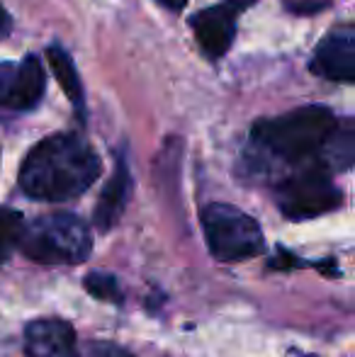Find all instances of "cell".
<instances>
[{"mask_svg": "<svg viewBox=\"0 0 355 357\" xmlns=\"http://www.w3.org/2000/svg\"><path fill=\"white\" fill-rule=\"evenodd\" d=\"M100 178V158L81 134L42 139L20 168V190L37 202H68Z\"/></svg>", "mask_w": 355, "mask_h": 357, "instance_id": "1", "label": "cell"}, {"mask_svg": "<svg viewBox=\"0 0 355 357\" xmlns=\"http://www.w3.org/2000/svg\"><path fill=\"white\" fill-rule=\"evenodd\" d=\"M338 119L322 105L292 109L280 117H268L253 124L251 155L256 165H297L309 158H319L328 134L336 129Z\"/></svg>", "mask_w": 355, "mask_h": 357, "instance_id": "2", "label": "cell"}, {"mask_svg": "<svg viewBox=\"0 0 355 357\" xmlns=\"http://www.w3.org/2000/svg\"><path fill=\"white\" fill-rule=\"evenodd\" d=\"M20 250L42 265H78L93 250V238L76 214H49L24 226Z\"/></svg>", "mask_w": 355, "mask_h": 357, "instance_id": "3", "label": "cell"}, {"mask_svg": "<svg viewBox=\"0 0 355 357\" xmlns=\"http://www.w3.org/2000/svg\"><path fill=\"white\" fill-rule=\"evenodd\" d=\"M202 229L209 253L222 263H239L263 253V231L258 221L234 204L214 202L202 209Z\"/></svg>", "mask_w": 355, "mask_h": 357, "instance_id": "4", "label": "cell"}, {"mask_svg": "<svg viewBox=\"0 0 355 357\" xmlns=\"http://www.w3.org/2000/svg\"><path fill=\"white\" fill-rule=\"evenodd\" d=\"M275 202L287 219L304 221L341 207L343 192L333 185L331 173L314 163L280 180L275 188Z\"/></svg>", "mask_w": 355, "mask_h": 357, "instance_id": "5", "label": "cell"}, {"mask_svg": "<svg viewBox=\"0 0 355 357\" xmlns=\"http://www.w3.org/2000/svg\"><path fill=\"white\" fill-rule=\"evenodd\" d=\"M253 3L256 0H227V3L199 10L190 17V27H192L195 39H197L204 56L212 59V61L227 56V52L234 44V37H236L239 15L246 8H251Z\"/></svg>", "mask_w": 355, "mask_h": 357, "instance_id": "6", "label": "cell"}, {"mask_svg": "<svg viewBox=\"0 0 355 357\" xmlns=\"http://www.w3.org/2000/svg\"><path fill=\"white\" fill-rule=\"evenodd\" d=\"M47 75L37 56H24L20 63H0V109L29 112L44 98Z\"/></svg>", "mask_w": 355, "mask_h": 357, "instance_id": "7", "label": "cell"}, {"mask_svg": "<svg viewBox=\"0 0 355 357\" xmlns=\"http://www.w3.org/2000/svg\"><path fill=\"white\" fill-rule=\"evenodd\" d=\"M314 75H322L333 83H353L355 78V32L351 24L328 32L314 49L309 61Z\"/></svg>", "mask_w": 355, "mask_h": 357, "instance_id": "8", "label": "cell"}, {"mask_svg": "<svg viewBox=\"0 0 355 357\" xmlns=\"http://www.w3.org/2000/svg\"><path fill=\"white\" fill-rule=\"evenodd\" d=\"M27 357H81L71 324L61 319H37L24 328Z\"/></svg>", "mask_w": 355, "mask_h": 357, "instance_id": "9", "label": "cell"}, {"mask_svg": "<svg viewBox=\"0 0 355 357\" xmlns=\"http://www.w3.org/2000/svg\"><path fill=\"white\" fill-rule=\"evenodd\" d=\"M129 195H132V173H129L127 155L119 153L117 163H114V173L107 180L103 195L98 199L93 221L98 231H109L119 219H122L124 209H127Z\"/></svg>", "mask_w": 355, "mask_h": 357, "instance_id": "10", "label": "cell"}, {"mask_svg": "<svg viewBox=\"0 0 355 357\" xmlns=\"http://www.w3.org/2000/svg\"><path fill=\"white\" fill-rule=\"evenodd\" d=\"M355 158V132H353V122H338L336 129L328 134L326 144L322 146V153H319L317 163L322 168H326L328 173H346L351 170Z\"/></svg>", "mask_w": 355, "mask_h": 357, "instance_id": "11", "label": "cell"}, {"mask_svg": "<svg viewBox=\"0 0 355 357\" xmlns=\"http://www.w3.org/2000/svg\"><path fill=\"white\" fill-rule=\"evenodd\" d=\"M47 59H49V66H52L54 75H56L59 85L63 88L66 98L73 102V107L78 109V114H86V93H83V83H81V75H78V68L73 63L71 54L66 52L63 47H49L47 49Z\"/></svg>", "mask_w": 355, "mask_h": 357, "instance_id": "12", "label": "cell"}, {"mask_svg": "<svg viewBox=\"0 0 355 357\" xmlns=\"http://www.w3.org/2000/svg\"><path fill=\"white\" fill-rule=\"evenodd\" d=\"M24 219L17 209L0 207V265L13 255L15 248H20V238L24 231Z\"/></svg>", "mask_w": 355, "mask_h": 357, "instance_id": "13", "label": "cell"}, {"mask_svg": "<svg viewBox=\"0 0 355 357\" xmlns=\"http://www.w3.org/2000/svg\"><path fill=\"white\" fill-rule=\"evenodd\" d=\"M86 289L88 294H93L95 299L103 301H112V304H122V289L117 284V278L109 273H90L86 278Z\"/></svg>", "mask_w": 355, "mask_h": 357, "instance_id": "14", "label": "cell"}, {"mask_svg": "<svg viewBox=\"0 0 355 357\" xmlns=\"http://www.w3.org/2000/svg\"><path fill=\"white\" fill-rule=\"evenodd\" d=\"M326 0H297V3H287V10L294 15H314L326 8Z\"/></svg>", "mask_w": 355, "mask_h": 357, "instance_id": "15", "label": "cell"}, {"mask_svg": "<svg viewBox=\"0 0 355 357\" xmlns=\"http://www.w3.org/2000/svg\"><path fill=\"white\" fill-rule=\"evenodd\" d=\"M93 357H132L127 350L117 348V345L109 343H95L93 345Z\"/></svg>", "mask_w": 355, "mask_h": 357, "instance_id": "16", "label": "cell"}, {"mask_svg": "<svg viewBox=\"0 0 355 357\" xmlns=\"http://www.w3.org/2000/svg\"><path fill=\"white\" fill-rule=\"evenodd\" d=\"M10 29H13V17H10L8 10L0 5V39H5L10 34Z\"/></svg>", "mask_w": 355, "mask_h": 357, "instance_id": "17", "label": "cell"}, {"mask_svg": "<svg viewBox=\"0 0 355 357\" xmlns=\"http://www.w3.org/2000/svg\"><path fill=\"white\" fill-rule=\"evenodd\" d=\"M158 5H163L166 10H171V13H183L185 5H188V0H156Z\"/></svg>", "mask_w": 355, "mask_h": 357, "instance_id": "18", "label": "cell"}]
</instances>
